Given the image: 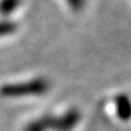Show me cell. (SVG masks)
I'll return each instance as SVG.
<instances>
[{"label": "cell", "mask_w": 131, "mask_h": 131, "mask_svg": "<svg viewBox=\"0 0 131 131\" xmlns=\"http://www.w3.org/2000/svg\"><path fill=\"white\" fill-rule=\"evenodd\" d=\"M50 89V83L43 78H37L28 82L5 84L0 88V94L4 97H22L45 94Z\"/></svg>", "instance_id": "cell-1"}, {"label": "cell", "mask_w": 131, "mask_h": 131, "mask_svg": "<svg viewBox=\"0 0 131 131\" xmlns=\"http://www.w3.org/2000/svg\"><path fill=\"white\" fill-rule=\"evenodd\" d=\"M17 31V24L9 20H0V36L10 35Z\"/></svg>", "instance_id": "cell-6"}, {"label": "cell", "mask_w": 131, "mask_h": 131, "mask_svg": "<svg viewBox=\"0 0 131 131\" xmlns=\"http://www.w3.org/2000/svg\"><path fill=\"white\" fill-rule=\"evenodd\" d=\"M22 0H0V15H9L12 14L20 4Z\"/></svg>", "instance_id": "cell-5"}, {"label": "cell", "mask_w": 131, "mask_h": 131, "mask_svg": "<svg viewBox=\"0 0 131 131\" xmlns=\"http://www.w3.org/2000/svg\"><path fill=\"white\" fill-rule=\"evenodd\" d=\"M80 121V112L77 108L66 111L62 116L55 117L53 131H71Z\"/></svg>", "instance_id": "cell-2"}, {"label": "cell", "mask_w": 131, "mask_h": 131, "mask_svg": "<svg viewBox=\"0 0 131 131\" xmlns=\"http://www.w3.org/2000/svg\"><path fill=\"white\" fill-rule=\"evenodd\" d=\"M66 3L69 4V6L75 10V12H79L84 8L85 5V0H66Z\"/></svg>", "instance_id": "cell-7"}, {"label": "cell", "mask_w": 131, "mask_h": 131, "mask_svg": "<svg viewBox=\"0 0 131 131\" xmlns=\"http://www.w3.org/2000/svg\"><path fill=\"white\" fill-rule=\"evenodd\" d=\"M116 113L121 121L131 120V99L127 94H118L115 98Z\"/></svg>", "instance_id": "cell-3"}, {"label": "cell", "mask_w": 131, "mask_h": 131, "mask_svg": "<svg viewBox=\"0 0 131 131\" xmlns=\"http://www.w3.org/2000/svg\"><path fill=\"white\" fill-rule=\"evenodd\" d=\"M53 120L55 117L51 115H46L42 116L32 122H29L24 131H48V130H53Z\"/></svg>", "instance_id": "cell-4"}]
</instances>
